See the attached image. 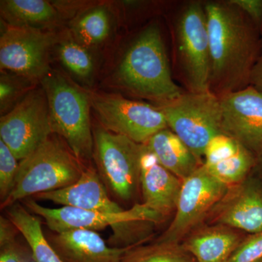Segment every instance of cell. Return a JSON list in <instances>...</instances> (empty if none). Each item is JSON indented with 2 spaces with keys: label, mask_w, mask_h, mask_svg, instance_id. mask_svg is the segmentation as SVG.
<instances>
[{
  "label": "cell",
  "mask_w": 262,
  "mask_h": 262,
  "mask_svg": "<svg viewBox=\"0 0 262 262\" xmlns=\"http://www.w3.org/2000/svg\"><path fill=\"white\" fill-rule=\"evenodd\" d=\"M8 208V218L27 241L34 262H63L45 236L37 215L18 203Z\"/></svg>",
  "instance_id": "cell-21"
},
{
  "label": "cell",
  "mask_w": 262,
  "mask_h": 262,
  "mask_svg": "<svg viewBox=\"0 0 262 262\" xmlns=\"http://www.w3.org/2000/svg\"><path fill=\"white\" fill-rule=\"evenodd\" d=\"M244 232L222 225L203 224L183 239V248L196 262H227L241 241Z\"/></svg>",
  "instance_id": "cell-19"
},
{
  "label": "cell",
  "mask_w": 262,
  "mask_h": 262,
  "mask_svg": "<svg viewBox=\"0 0 262 262\" xmlns=\"http://www.w3.org/2000/svg\"><path fill=\"white\" fill-rule=\"evenodd\" d=\"M206 224L222 225L248 234L262 232V181L251 173L229 186L210 212Z\"/></svg>",
  "instance_id": "cell-13"
},
{
  "label": "cell",
  "mask_w": 262,
  "mask_h": 262,
  "mask_svg": "<svg viewBox=\"0 0 262 262\" xmlns=\"http://www.w3.org/2000/svg\"><path fill=\"white\" fill-rule=\"evenodd\" d=\"M63 262H120L129 248L112 247L96 231L78 229L47 237Z\"/></svg>",
  "instance_id": "cell-18"
},
{
  "label": "cell",
  "mask_w": 262,
  "mask_h": 262,
  "mask_svg": "<svg viewBox=\"0 0 262 262\" xmlns=\"http://www.w3.org/2000/svg\"><path fill=\"white\" fill-rule=\"evenodd\" d=\"M19 163L15 155L3 141L0 140V198L5 201L13 190Z\"/></svg>",
  "instance_id": "cell-26"
},
{
  "label": "cell",
  "mask_w": 262,
  "mask_h": 262,
  "mask_svg": "<svg viewBox=\"0 0 262 262\" xmlns=\"http://www.w3.org/2000/svg\"><path fill=\"white\" fill-rule=\"evenodd\" d=\"M254 172L257 173L258 176H256V177L262 181V152L257 158V163H256V167H255L253 173H254Z\"/></svg>",
  "instance_id": "cell-32"
},
{
  "label": "cell",
  "mask_w": 262,
  "mask_h": 262,
  "mask_svg": "<svg viewBox=\"0 0 262 262\" xmlns=\"http://www.w3.org/2000/svg\"><path fill=\"white\" fill-rule=\"evenodd\" d=\"M84 168L67 145L52 135L19 163L14 187L1 208H10L30 196L53 192L75 184Z\"/></svg>",
  "instance_id": "cell-4"
},
{
  "label": "cell",
  "mask_w": 262,
  "mask_h": 262,
  "mask_svg": "<svg viewBox=\"0 0 262 262\" xmlns=\"http://www.w3.org/2000/svg\"><path fill=\"white\" fill-rule=\"evenodd\" d=\"M227 189V184L212 176L202 165L183 181L173 220L157 241L181 244L189 232L206 222Z\"/></svg>",
  "instance_id": "cell-11"
},
{
  "label": "cell",
  "mask_w": 262,
  "mask_h": 262,
  "mask_svg": "<svg viewBox=\"0 0 262 262\" xmlns=\"http://www.w3.org/2000/svg\"><path fill=\"white\" fill-rule=\"evenodd\" d=\"M58 56L66 68L81 78H87L94 69V62L89 51L80 42L67 40L58 48Z\"/></svg>",
  "instance_id": "cell-25"
},
{
  "label": "cell",
  "mask_w": 262,
  "mask_h": 262,
  "mask_svg": "<svg viewBox=\"0 0 262 262\" xmlns=\"http://www.w3.org/2000/svg\"><path fill=\"white\" fill-rule=\"evenodd\" d=\"M89 97L103 128L138 144H145L155 134L168 127L163 113L149 103L115 94H92Z\"/></svg>",
  "instance_id": "cell-10"
},
{
  "label": "cell",
  "mask_w": 262,
  "mask_h": 262,
  "mask_svg": "<svg viewBox=\"0 0 262 262\" xmlns=\"http://www.w3.org/2000/svg\"><path fill=\"white\" fill-rule=\"evenodd\" d=\"M41 83L47 97L53 133L61 136L81 162L91 159L94 142L89 96L60 74L48 72Z\"/></svg>",
  "instance_id": "cell-5"
},
{
  "label": "cell",
  "mask_w": 262,
  "mask_h": 262,
  "mask_svg": "<svg viewBox=\"0 0 262 262\" xmlns=\"http://www.w3.org/2000/svg\"><path fill=\"white\" fill-rule=\"evenodd\" d=\"M120 262H196L182 244L155 239L147 245L130 247Z\"/></svg>",
  "instance_id": "cell-23"
},
{
  "label": "cell",
  "mask_w": 262,
  "mask_h": 262,
  "mask_svg": "<svg viewBox=\"0 0 262 262\" xmlns=\"http://www.w3.org/2000/svg\"><path fill=\"white\" fill-rule=\"evenodd\" d=\"M262 258V232L248 234L227 262H254Z\"/></svg>",
  "instance_id": "cell-27"
},
{
  "label": "cell",
  "mask_w": 262,
  "mask_h": 262,
  "mask_svg": "<svg viewBox=\"0 0 262 262\" xmlns=\"http://www.w3.org/2000/svg\"><path fill=\"white\" fill-rule=\"evenodd\" d=\"M144 144L164 168L181 180L187 179L203 165L170 129L159 131Z\"/></svg>",
  "instance_id": "cell-20"
},
{
  "label": "cell",
  "mask_w": 262,
  "mask_h": 262,
  "mask_svg": "<svg viewBox=\"0 0 262 262\" xmlns=\"http://www.w3.org/2000/svg\"><path fill=\"white\" fill-rule=\"evenodd\" d=\"M0 262H34V260L28 245L25 247L15 239L0 245Z\"/></svg>",
  "instance_id": "cell-29"
},
{
  "label": "cell",
  "mask_w": 262,
  "mask_h": 262,
  "mask_svg": "<svg viewBox=\"0 0 262 262\" xmlns=\"http://www.w3.org/2000/svg\"><path fill=\"white\" fill-rule=\"evenodd\" d=\"M261 47H262V37H261Z\"/></svg>",
  "instance_id": "cell-34"
},
{
  "label": "cell",
  "mask_w": 262,
  "mask_h": 262,
  "mask_svg": "<svg viewBox=\"0 0 262 262\" xmlns=\"http://www.w3.org/2000/svg\"><path fill=\"white\" fill-rule=\"evenodd\" d=\"M55 34L39 28L7 26L0 39L1 69L24 78L42 79L50 72L48 55Z\"/></svg>",
  "instance_id": "cell-12"
},
{
  "label": "cell",
  "mask_w": 262,
  "mask_h": 262,
  "mask_svg": "<svg viewBox=\"0 0 262 262\" xmlns=\"http://www.w3.org/2000/svg\"><path fill=\"white\" fill-rule=\"evenodd\" d=\"M182 184L183 181L164 168L144 144L140 170L143 203L165 218L176 211Z\"/></svg>",
  "instance_id": "cell-17"
},
{
  "label": "cell",
  "mask_w": 262,
  "mask_h": 262,
  "mask_svg": "<svg viewBox=\"0 0 262 262\" xmlns=\"http://www.w3.org/2000/svg\"><path fill=\"white\" fill-rule=\"evenodd\" d=\"M203 166L224 184H238L253 173L257 157L227 134L215 136L207 146Z\"/></svg>",
  "instance_id": "cell-15"
},
{
  "label": "cell",
  "mask_w": 262,
  "mask_h": 262,
  "mask_svg": "<svg viewBox=\"0 0 262 262\" xmlns=\"http://www.w3.org/2000/svg\"><path fill=\"white\" fill-rule=\"evenodd\" d=\"M34 198L105 214H120L125 211L108 196L107 188L96 169L91 166L84 168L80 178L70 187L42 193Z\"/></svg>",
  "instance_id": "cell-16"
},
{
  "label": "cell",
  "mask_w": 262,
  "mask_h": 262,
  "mask_svg": "<svg viewBox=\"0 0 262 262\" xmlns=\"http://www.w3.org/2000/svg\"><path fill=\"white\" fill-rule=\"evenodd\" d=\"M116 77L124 89L159 104L184 93L172 78L161 33L155 24L144 29L127 50Z\"/></svg>",
  "instance_id": "cell-3"
},
{
  "label": "cell",
  "mask_w": 262,
  "mask_h": 262,
  "mask_svg": "<svg viewBox=\"0 0 262 262\" xmlns=\"http://www.w3.org/2000/svg\"><path fill=\"white\" fill-rule=\"evenodd\" d=\"M247 15L262 37V0H227Z\"/></svg>",
  "instance_id": "cell-30"
},
{
  "label": "cell",
  "mask_w": 262,
  "mask_h": 262,
  "mask_svg": "<svg viewBox=\"0 0 262 262\" xmlns=\"http://www.w3.org/2000/svg\"><path fill=\"white\" fill-rule=\"evenodd\" d=\"M24 204L29 211L42 217L48 228L55 233L78 229L96 232L111 227L113 234L108 245L116 248L143 244L149 239L151 225L160 223L165 219L144 203H136L120 214H105L71 206L50 208L34 200H27Z\"/></svg>",
  "instance_id": "cell-2"
},
{
  "label": "cell",
  "mask_w": 262,
  "mask_h": 262,
  "mask_svg": "<svg viewBox=\"0 0 262 262\" xmlns=\"http://www.w3.org/2000/svg\"><path fill=\"white\" fill-rule=\"evenodd\" d=\"M53 134L44 90L27 93L0 120V140L18 160L25 159Z\"/></svg>",
  "instance_id": "cell-8"
},
{
  "label": "cell",
  "mask_w": 262,
  "mask_h": 262,
  "mask_svg": "<svg viewBox=\"0 0 262 262\" xmlns=\"http://www.w3.org/2000/svg\"><path fill=\"white\" fill-rule=\"evenodd\" d=\"M210 53L209 91L218 96L249 85L259 58L261 35L247 15L228 1L207 2Z\"/></svg>",
  "instance_id": "cell-1"
},
{
  "label": "cell",
  "mask_w": 262,
  "mask_h": 262,
  "mask_svg": "<svg viewBox=\"0 0 262 262\" xmlns=\"http://www.w3.org/2000/svg\"><path fill=\"white\" fill-rule=\"evenodd\" d=\"M179 58L190 92L209 91L211 53L204 4L191 2L177 24Z\"/></svg>",
  "instance_id": "cell-9"
},
{
  "label": "cell",
  "mask_w": 262,
  "mask_h": 262,
  "mask_svg": "<svg viewBox=\"0 0 262 262\" xmlns=\"http://www.w3.org/2000/svg\"><path fill=\"white\" fill-rule=\"evenodd\" d=\"M96 170L106 188L119 199H134L140 187L141 158L144 144L102 127L94 131Z\"/></svg>",
  "instance_id": "cell-7"
},
{
  "label": "cell",
  "mask_w": 262,
  "mask_h": 262,
  "mask_svg": "<svg viewBox=\"0 0 262 262\" xmlns=\"http://www.w3.org/2000/svg\"><path fill=\"white\" fill-rule=\"evenodd\" d=\"M167 125L201 163L210 141L222 132L220 96L206 91L183 93L158 107Z\"/></svg>",
  "instance_id": "cell-6"
},
{
  "label": "cell",
  "mask_w": 262,
  "mask_h": 262,
  "mask_svg": "<svg viewBox=\"0 0 262 262\" xmlns=\"http://www.w3.org/2000/svg\"><path fill=\"white\" fill-rule=\"evenodd\" d=\"M249 85L252 86L262 96V53L251 71Z\"/></svg>",
  "instance_id": "cell-31"
},
{
  "label": "cell",
  "mask_w": 262,
  "mask_h": 262,
  "mask_svg": "<svg viewBox=\"0 0 262 262\" xmlns=\"http://www.w3.org/2000/svg\"><path fill=\"white\" fill-rule=\"evenodd\" d=\"M1 14L8 25L37 28L56 20L54 5L44 0H4L1 1Z\"/></svg>",
  "instance_id": "cell-22"
},
{
  "label": "cell",
  "mask_w": 262,
  "mask_h": 262,
  "mask_svg": "<svg viewBox=\"0 0 262 262\" xmlns=\"http://www.w3.org/2000/svg\"><path fill=\"white\" fill-rule=\"evenodd\" d=\"M254 262H262V258H260V259L257 260V261Z\"/></svg>",
  "instance_id": "cell-33"
},
{
  "label": "cell",
  "mask_w": 262,
  "mask_h": 262,
  "mask_svg": "<svg viewBox=\"0 0 262 262\" xmlns=\"http://www.w3.org/2000/svg\"><path fill=\"white\" fill-rule=\"evenodd\" d=\"M21 82L15 77L2 74L0 82L1 113H4L22 94Z\"/></svg>",
  "instance_id": "cell-28"
},
{
  "label": "cell",
  "mask_w": 262,
  "mask_h": 262,
  "mask_svg": "<svg viewBox=\"0 0 262 262\" xmlns=\"http://www.w3.org/2000/svg\"><path fill=\"white\" fill-rule=\"evenodd\" d=\"M222 132L256 157L262 152V96L252 86L220 96Z\"/></svg>",
  "instance_id": "cell-14"
},
{
  "label": "cell",
  "mask_w": 262,
  "mask_h": 262,
  "mask_svg": "<svg viewBox=\"0 0 262 262\" xmlns=\"http://www.w3.org/2000/svg\"><path fill=\"white\" fill-rule=\"evenodd\" d=\"M110 30V17L103 7L86 12L75 22L73 32L82 46H96L108 37Z\"/></svg>",
  "instance_id": "cell-24"
}]
</instances>
